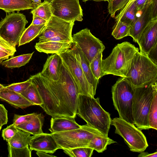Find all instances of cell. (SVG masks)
I'll return each mask as SVG.
<instances>
[{
    "label": "cell",
    "instance_id": "cell-14",
    "mask_svg": "<svg viewBox=\"0 0 157 157\" xmlns=\"http://www.w3.org/2000/svg\"><path fill=\"white\" fill-rule=\"evenodd\" d=\"M140 52L147 56L149 52L157 45V18L152 19L145 27L137 42Z\"/></svg>",
    "mask_w": 157,
    "mask_h": 157
},
{
    "label": "cell",
    "instance_id": "cell-4",
    "mask_svg": "<svg viewBox=\"0 0 157 157\" xmlns=\"http://www.w3.org/2000/svg\"><path fill=\"white\" fill-rule=\"evenodd\" d=\"M125 78L134 88L153 84L157 82V64L139 51L134 56Z\"/></svg>",
    "mask_w": 157,
    "mask_h": 157
},
{
    "label": "cell",
    "instance_id": "cell-32",
    "mask_svg": "<svg viewBox=\"0 0 157 157\" xmlns=\"http://www.w3.org/2000/svg\"><path fill=\"white\" fill-rule=\"evenodd\" d=\"M138 12L136 6L134 2L118 21L120 20L132 26L137 18L138 16H137V14Z\"/></svg>",
    "mask_w": 157,
    "mask_h": 157
},
{
    "label": "cell",
    "instance_id": "cell-28",
    "mask_svg": "<svg viewBox=\"0 0 157 157\" xmlns=\"http://www.w3.org/2000/svg\"><path fill=\"white\" fill-rule=\"evenodd\" d=\"M20 94L33 105L40 106L43 104L42 100L36 87L32 82L25 90Z\"/></svg>",
    "mask_w": 157,
    "mask_h": 157
},
{
    "label": "cell",
    "instance_id": "cell-41",
    "mask_svg": "<svg viewBox=\"0 0 157 157\" xmlns=\"http://www.w3.org/2000/svg\"><path fill=\"white\" fill-rule=\"evenodd\" d=\"M0 119L6 124L8 121L7 111L2 104H0Z\"/></svg>",
    "mask_w": 157,
    "mask_h": 157
},
{
    "label": "cell",
    "instance_id": "cell-34",
    "mask_svg": "<svg viewBox=\"0 0 157 157\" xmlns=\"http://www.w3.org/2000/svg\"><path fill=\"white\" fill-rule=\"evenodd\" d=\"M103 51L99 52L90 63V67L95 78L99 80L101 78V63Z\"/></svg>",
    "mask_w": 157,
    "mask_h": 157
},
{
    "label": "cell",
    "instance_id": "cell-40",
    "mask_svg": "<svg viewBox=\"0 0 157 157\" xmlns=\"http://www.w3.org/2000/svg\"><path fill=\"white\" fill-rule=\"evenodd\" d=\"M0 51L8 53L13 56L16 52V48L10 45L0 36Z\"/></svg>",
    "mask_w": 157,
    "mask_h": 157
},
{
    "label": "cell",
    "instance_id": "cell-54",
    "mask_svg": "<svg viewBox=\"0 0 157 157\" xmlns=\"http://www.w3.org/2000/svg\"><path fill=\"white\" fill-rule=\"evenodd\" d=\"M51 1L52 0H51Z\"/></svg>",
    "mask_w": 157,
    "mask_h": 157
},
{
    "label": "cell",
    "instance_id": "cell-7",
    "mask_svg": "<svg viewBox=\"0 0 157 157\" xmlns=\"http://www.w3.org/2000/svg\"><path fill=\"white\" fill-rule=\"evenodd\" d=\"M51 133L62 149L85 147L94 137L104 136L87 124L77 129Z\"/></svg>",
    "mask_w": 157,
    "mask_h": 157
},
{
    "label": "cell",
    "instance_id": "cell-22",
    "mask_svg": "<svg viewBox=\"0 0 157 157\" xmlns=\"http://www.w3.org/2000/svg\"><path fill=\"white\" fill-rule=\"evenodd\" d=\"M38 5L31 0H0V9L9 13L32 9Z\"/></svg>",
    "mask_w": 157,
    "mask_h": 157
},
{
    "label": "cell",
    "instance_id": "cell-37",
    "mask_svg": "<svg viewBox=\"0 0 157 157\" xmlns=\"http://www.w3.org/2000/svg\"><path fill=\"white\" fill-rule=\"evenodd\" d=\"M31 83V79L30 78L25 81L13 83L6 87L9 90L20 94L25 90Z\"/></svg>",
    "mask_w": 157,
    "mask_h": 157
},
{
    "label": "cell",
    "instance_id": "cell-5",
    "mask_svg": "<svg viewBox=\"0 0 157 157\" xmlns=\"http://www.w3.org/2000/svg\"><path fill=\"white\" fill-rule=\"evenodd\" d=\"M157 82L148 86L134 88L132 112L134 124L141 130L151 128L148 120L150 106Z\"/></svg>",
    "mask_w": 157,
    "mask_h": 157
},
{
    "label": "cell",
    "instance_id": "cell-50",
    "mask_svg": "<svg viewBox=\"0 0 157 157\" xmlns=\"http://www.w3.org/2000/svg\"><path fill=\"white\" fill-rule=\"evenodd\" d=\"M88 1H95L96 2H101V1H107L108 2L109 0H82V1L85 2H86Z\"/></svg>",
    "mask_w": 157,
    "mask_h": 157
},
{
    "label": "cell",
    "instance_id": "cell-35",
    "mask_svg": "<svg viewBox=\"0 0 157 157\" xmlns=\"http://www.w3.org/2000/svg\"><path fill=\"white\" fill-rule=\"evenodd\" d=\"M9 157H31L32 151L29 146L22 148L13 147L8 144Z\"/></svg>",
    "mask_w": 157,
    "mask_h": 157
},
{
    "label": "cell",
    "instance_id": "cell-12",
    "mask_svg": "<svg viewBox=\"0 0 157 157\" xmlns=\"http://www.w3.org/2000/svg\"><path fill=\"white\" fill-rule=\"evenodd\" d=\"M52 16L68 22L83 20L82 10L79 0H52Z\"/></svg>",
    "mask_w": 157,
    "mask_h": 157
},
{
    "label": "cell",
    "instance_id": "cell-26",
    "mask_svg": "<svg viewBox=\"0 0 157 157\" xmlns=\"http://www.w3.org/2000/svg\"><path fill=\"white\" fill-rule=\"evenodd\" d=\"M30 135L29 133L18 129L15 135L7 142V144L15 148L29 146L32 136Z\"/></svg>",
    "mask_w": 157,
    "mask_h": 157
},
{
    "label": "cell",
    "instance_id": "cell-49",
    "mask_svg": "<svg viewBox=\"0 0 157 157\" xmlns=\"http://www.w3.org/2000/svg\"><path fill=\"white\" fill-rule=\"evenodd\" d=\"M36 154L40 157H55L56 156L52 154H49L48 153L42 151H37Z\"/></svg>",
    "mask_w": 157,
    "mask_h": 157
},
{
    "label": "cell",
    "instance_id": "cell-38",
    "mask_svg": "<svg viewBox=\"0 0 157 157\" xmlns=\"http://www.w3.org/2000/svg\"><path fill=\"white\" fill-rule=\"evenodd\" d=\"M18 130V129L15 125L12 124L2 130V136L4 140L8 142L15 135Z\"/></svg>",
    "mask_w": 157,
    "mask_h": 157
},
{
    "label": "cell",
    "instance_id": "cell-11",
    "mask_svg": "<svg viewBox=\"0 0 157 157\" xmlns=\"http://www.w3.org/2000/svg\"><path fill=\"white\" fill-rule=\"evenodd\" d=\"M68 68L76 82L80 95L94 98L96 92L86 79L79 63L71 49L58 54Z\"/></svg>",
    "mask_w": 157,
    "mask_h": 157
},
{
    "label": "cell",
    "instance_id": "cell-30",
    "mask_svg": "<svg viewBox=\"0 0 157 157\" xmlns=\"http://www.w3.org/2000/svg\"><path fill=\"white\" fill-rule=\"evenodd\" d=\"M131 25L120 20L116 21L113 28L112 35L119 40L129 36Z\"/></svg>",
    "mask_w": 157,
    "mask_h": 157
},
{
    "label": "cell",
    "instance_id": "cell-53",
    "mask_svg": "<svg viewBox=\"0 0 157 157\" xmlns=\"http://www.w3.org/2000/svg\"><path fill=\"white\" fill-rule=\"evenodd\" d=\"M4 87L3 85L0 84V90Z\"/></svg>",
    "mask_w": 157,
    "mask_h": 157
},
{
    "label": "cell",
    "instance_id": "cell-52",
    "mask_svg": "<svg viewBox=\"0 0 157 157\" xmlns=\"http://www.w3.org/2000/svg\"><path fill=\"white\" fill-rule=\"evenodd\" d=\"M4 124H6L3 121L0 119V131L1 130L2 126Z\"/></svg>",
    "mask_w": 157,
    "mask_h": 157
},
{
    "label": "cell",
    "instance_id": "cell-39",
    "mask_svg": "<svg viewBox=\"0 0 157 157\" xmlns=\"http://www.w3.org/2000/svg\"><path fill=\"white\" fill-rule=\"evenodd\" d=\"M37 114L35 113L24 115L14 114L13 124L16 126L24 123L35 117Z\"/></svg>",
    "mask_w": 157,
    "mask_h": 157
},
{
    "label": "cell",
    "instance_id": "cell-16",
    "mask_svg": "<svg viewBox=\"0 0 157 157\" xmlns=\"http://www.w3.org/2000/svg\"><path fill=\"white\" fill-rule=\"evenodd\" d=\"M140 12V15L131 26L129 34L133 38V41L136 43L144 29L154 19L152 15L151 1L145 4Z\"/></svg>",
    "mask_w": 157,
    "mask_h": 157
},
{
    "label": "cell",
    "instance_id": "cell-18",
    "mask_svg": "<svg viewBox=\"0 0 157 157\" xmlns=\"http://www.w3.org/2000/svg\"><path fill=\"white\" fill-rule=\"evenodd\" d=\"M71 50L78 61L88 82L96 92L99 80L96 79L93 74L89 62L81 49L74 42Z\"/></svg>",
    "mask_w": 157,
    "mask_h": 157
},
{
    "label": "cell",
    "instance_id": "cell-20",
    "mask_svg": "<svg viewBox=\"0 0 157 157\" xmlns=\"http://www.w3.org/2000/svg\"><path fill=\"white\" fill-rule=\"evenodd\" d=\"M50 123L49 130L52 133L77 129L81 126L76 122L75 118L70 117H52Z\"/></svg>",
    "mask_w": 157,
    "mask_h": 157
},
{
    "label": "cell",
    "instance_id": "cell-6",
    "mask_svg": "<svg viewBox=\"0 0 157 157\" xmlns=\"http://www.w3.org/2000/svg\"><path fill=\"white\" fill-rule=\"evenodd\" d=\"M134 88L125 78L119 79L112 88V98L119 117L134 124L132 106Z\"/></svg>",
    "mask_w": 157,
    "mask_h": 157
},
{
    "label": "cell",
    "instance_id": "cell-31",
    "mask_svg": "<svg viewBox=\"0 0 157 157\" xmlns=\"http://www.w3.org/2000/svg\"><path fill=\"white\" fill-rule=\"evenodd\" d=\"M148 120L151 128L157 130V88L155 90L149 109Z\"/></svg>",
    "mask_w": 157,
    "mask_h": 157
},
{
    "label": "cell",
    "instance_id": "cell-10",
    "mask_svg": "<svg viewBox=\"0 0 157 157\" xmlns=\"http://www.w3.org/2000/svg\"><path fill=\"white\" fill-rule=\"evenodd\" d=\"M74 22L67 21L52 16L38 36V42L56 41L73 42L72 31Z\"/></svg>",
    "mask_w": 157,
    "mask_h": 157
},
{
    "label": "cell",
    "instance_id": "cell-51",
    "mask_svg": "<svg viewBox=\"0 0 157 157\" xmlns=\"http://www.w3.org/2000/svg\"><path fill=\"white\" fill-rule=\"evenodd\" d=\"M33 2L39 5L41 3V0H31Z\"/></svg>",
    "mask_w": 157,
    "mask_h": 157
},
{
    "label": "cell",
    "instance_id": "cell-45",
    "mask_svg": "<svg viewBox=\"0 0 157 157\" xmlns=\"http://www.w3.org/2000/svg\"><path fill=\"white\" fill-rule=\"evenodd\" d=\"M152 0H136L134 2L138 12L140 11L146 4L151 2Z\"/></svg>",
    "mask_w": 157,
    "mask_h": 157
},
{
    "label": "cell",
    "instance_id": "cell-25",
    "mask_svg": "<svg viewBox=\"0 0 157 157\" xmlns=\"http://www.w3.org/2000/svg\"><path fill=\"white\" fill-rule=\"evenodd\" d=\"M116 142L108 136H97L93 138L85 147L91 148L98 153H102L106 149L108 145Z\"/></svg>",
    "mask_w": 157,
    "mask_h": 157
},
{
    "label": "cell",
    "instance_id": "cell-8",
    "mask_svg": "<svg viewBox=\"0 0 157 157\" xmlns=\"http://www.w3.org/2000/svg\"><path fill=\"white\" fill-rule=\"evenodd\" d=\"M111 124L115 128V133L123 138L131 151L140 153L148 147L146 136L134 124L119 117L112 120Z\"/></svg>",
    "mask_w": 157,
    "mask_h": 157
},
{
    "label": "cell",
    "instance_id": "cell-36",
    "mask_svg": "<svg viewBox=\"0 0 157 157\" xmlns=\"http://www.w3.org/2000/svg\"><path fill=\"white\" fill-rule=\"evenodd\" d=\"M129 0H109L108 10L109 14L113 18L118 11L124 7Z\"/></svg>",
    "mask_w": 157,
    "mask_h": 157
},
{
    "label": "cell",
    "instance_id": "cell-1",
    "mask_svg": "<svg viewBox=\"0 0 157 157\" xmlns=\"http://www.w3.org/2000/svg\"><path fill=\"white\" fill-rule=\"evenodd\" d=\"M36 87L43 101L40 106L52 117L75 118L78 101L57 81L49 80L40 73L30 77Z\"/></svg>",
    "mask_w": 157,
    "mask_h": 157
},
{
    "label": "cell",
    "instance_id": "cell-13",
    "mask_svg": "<svg viewBox=\"0 0 157 157\" xmlns=\"http://www.w3.org/2000/svg\"><path fill=\"white\" fill-rule=\"evenodd\" d=\"M72 38L73 42L81 49L90 63L99 52H103L105 48L102 42L87 28L74 34Z\"/></svg>",
    "mask_w": 157,
    "mask_h": 157
},
{
    "label": "cell",
    "instance_id": "cell-44",
    "mask_svg": "<svg viewBox=\"0 0 157 157\" xmlns=\"http://www.w3.org/2000/svg\"><path fill=\"white\" fill-rule=\"evenodd\" d=\"M33 15V19L31 24L33 25H39L46 24L47 21L35 15Z\"/></svg>",
    "mask_w": 157,
    "mask_h": 157
},
{
    "label": "cell",
    "instance_id": "cell-3",
    "mask_svg": "<svg viewBox=\"0 0 157 157\" xmlns=\"http://www.w3.org/2000/svg\"><path fill=\"white\" fill-rule=\"evenodd\" d=\"M138 48L125 41L118 44L109 55L102 60L101 77L109 74L126 77Z\"/></svg>",
    "mask_w": 157,
    "mask_h": 157
},
{
    "label": "cell",
    "instance_id": "cell-9",
    "mask_svg": "<svg viewBox=\"0 0 157 157\" xmlns=\"http://www.w3.org/2000/svg\"><path fill=\"white\" fill-rule=\"evenodd\" d=\"M28 23L25 16L19 11L6 14L0 21V36L10 45L16 48Z\"/></svg>",
    "mask_w": 157,
    "mask_h": 157
},
{
    "label": "cell",
    "instance_id": "cell-42",
    "mask_svg": "<svg viewBox=\"0 0 157 157\" xmlns=\"http://www.w3.org/2000/svg\"><path fill=\"white\" fill-rule=\"evenodd\" d=\"M157 45L153 48L149 52L148 57L155 63L157 64Z\"/></svg>",
    "mask_w": 157,
    "mask_h": 157
},
{
    "label": "cell",
    "instance_id": "cell-24",
    "mask_svg": "<svg viewBox=\"0 0 157 157\" xmlns=\"http://www.w3.org/2000/svg\"><path fill=\"white\" fill-rule=\"evenodd\" d=\"M46 24L39 25L31 24L22 33L18 43V46L29 43L38 36L44 28Z\"/></svg>",
    "mask_w": 157,
    "mask_h": 157
},
{
    "label": "cell",
    "instance_id": "cell-48",
    "mask_svg": "<svg viewBox=\"0 0 157 157\" xmlns=\"http://www.w3.org/2000/svg\"><path fill=\"white\" fill-rule=\"evenodd\" d=\"M11 55L6 52L0 51V64L2 63L3 61L8 59Z\"/></svg>",
    "mask_w": 157,
    "mask_h": 157
},
{
    "label": "cell",
    "instance_id": "cell-33",
    "mask_svg": "<svg viewBox=\"0 0 157 157\" xmlns=\"http://www.w3.org/2000/svg\"><path fill=\"white\" fill-rule=\"evenodd\" d=\"M64 152L71 157H90L94 150L86 147H81L71 149H63Z\"/></svg>",
    "mask_w": 157,
    "mask_h": 157
},
{
    "label": "cell",
    "instance_id": "cell-29",
    "mask_svg": "<svg viewBox=\"0 0 157 157\" xmlns=\"http://www.w3.org/2000/svg\"><path fill=\"white\" fill-rule=\"evenodd\" d=\"M31 13L40 17L48 22L52 16L50 2L44 0L41 4L32 9Z\"/></svg>",
    "mask_w": 157,
    "mask_h": 157
},
{
    "label": "cell",
    "instance_id": "cell-46",
    "mask_svg": "<svg viewBox=\"0 0 157 157\" xmlns=\"http://www.w3.org/2000/svg\"><path fill=\"white\" fill-rule=\"evenodd\" d=\"M152 8L153 18H157V0H152Z\"/></svg>",
    "mask_w": 157,
    "mask_h": 157
},
{
    "label": "cell",
    "instance_id": "cell-47",
    "mask_svg": "<svg viewBox=\"0 0 157 157\" xmlns=\"http://www.w3.org/2000/svg\"><path fill=\"white\" fill-rule=\"evenodd\" d=\"M138 156V157H156L157 156V152L156 151L152 153H149L148 152L143 151L140 152V154Z\"/></svg>",
    "mask_w": 157,
    "mask_h": 157
},
{
    "label": "cell",
    "instance_id": "cell-17",
    "mask_svg": "<svg viewBox=\"0 0 157 157\" xmlns=\"http://www.w3.org/2000/svg\"><path fill=\"white\" fill-rule=\"evenodd\" d=\"M62 63V60L59 55H52L47 58L40 74L49 80L57 81L59 78Z\"/></svg>",
    "mask_w": 157,
    "mask_h": 157
},
{
    "label": "cell",
    "instance_id": "cell-43",
    "mask_svg": "<svg viewBox=\"0 0 157 157\" xmlns=\"http://www.w3.org/2000/svg\"><path fill=\"white\" fill-rule=\"evenodd\" d=\"M135 0H129L124 7L120 10L118 14L115 16L114 18H115L116 20V21H118L119 19L123 15L128 8Z\"/></svg>",
    "mask_w": 157,
    "mask_h": 157
},
{
    "label": "cell",
    "instance_id": "cell-2",
    "mask_svg": "<svg viewBox=\"0 0 157 157\" xmlns=\"http://www.w3.org/2000/svg\"><path fill=\"white\" fill-rule=\"evenodd\" d=\"M77 114L88 125L108 136L112 120L109 113L101 106L99 98L79 95Z\"/></svg>",
    "mask_w": 157,
    "mask_h": 157
},
{
    "label": "cell",
    "instance_id": "cell-27",
    "mask_svg": "<svg viewBox=\"0 0 157 157\" xmlns=\"http://www.w3.org/2000/svg\"><path fill=\"white\" fill-rule=\"evenodd\" d=\"M34 52L12 57L3 62L2 65L10 68H18L25 65L30 60Z\"/></svg>",
    "mask_w": 157,
    "mask_h": 157
},
{
    "label": "cell",
    "instance_id": "cell-21",
    "mask_svg": "<svg viewBox=\"0 0 157 157\" xmlns=\"http://www.w3.org/2000/svg\"><path fill=\"white\" fill-rule=\"evenodd\" d=\"M0 99L17 108L25 109L33 105L21 94L5 86L0 90Z\"/></svg>",
    "mask_w": 157,
    "mask_h": 157
},
{
    "label": "cell",
    "instance_id": "cell-15",
    "mask_svg": "<svg viewBox=\"0 0 157 157\" xmlns=\"http://www.w3.org/2000/svg\"><path fill=\"white\" fill-rule=\"evenodd\" d=\"M29 145L31 150L53 154L61 147L52 133H42L32 136Z\"/></svg>",
    "mask_w": 157,
    "mask_h": 157
},
{
    "label": "cell",
    "instance_id": "cell-23",
    "mask_svg": "<svg viewBox=\"0 0 157 157\" xmlns=\"http://www.w3.org/2000/svg\"><path fill=\"white\" fill-rule=\"evenodd\" d=\"M44 121V116L40 113L28 121L15 126L18 129L35 135L43 133Z\"/></svg>",
    "mask_w": 157,
    "mask_h": 157
},
{
    "label": "cell",
    "instance_id": "cell-19",
    "mask_svg": "<svg viewBox=\"0 0 157 157\" xmlns=\"http://www.w3.org/2000/svg\"><path fill=\"white\" fill-rule=\"evenodd\" d=\"M73 42L65 41H50L44 42H37L35 47L40 52L46 54H59L71 49Z\"/></svg>",
    "mask_w": 157,
    "mask_h": 157
}]
</instances>
